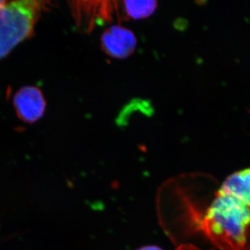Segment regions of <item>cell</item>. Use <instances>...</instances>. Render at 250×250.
<instances>
[{
	"label": "cell",
	"mask_w": 250,
	"mask_h": 250,
	"mask_svg": "<svg viewBox=\"0 0 250 250\" xmlns=\"http://www.w3.org/2000/svg\"><path fill=\"white\" fill-rule=\"evenodd\" d=\"M197 229L220 250H250V208L216 192L201 213L190 210Z\"/></svg>",
	"instance_id": "obj_1"
},
{
	"label": "cell",
	"mask_w": 250,
	"mask_h": 250,
	"mask_svg": "<svg viewBox=\"0 0 250 250\" xmlns=\"http://www.w3.org/2000/svg\"><path fill=\"white\" fill-rule=\"evenodd\" d=\"M6 1H0V7H1V6H2L3 5L6 4Z\"/></svg>",
	"instance_id": "obj_9"
},
{
	"label": "cell",
	"mask_w": 250,
	"mask_h": 250,
	"mask_svg": "<svg viewBox=\"0 0 250 250\" xmlns=\"http://www.w3.org/2000/svg\"><path fill=\"white\" fill-rule=\"evenodd\" d=\"M101 48L108 57L125 59L132 55L137 47V39L132 31L121 25H113L104 31Z\"/></svg>",
	"instance_id": "obj_3"
},
{
	"label": "cell",
	"mask_w": 250,
	"mask_h": 250,
	"mask_svg": "<svg viewBox=\"0 0 250 250\" xmlns=\"http://www.w3.org/2000/svg\"><path fill=\"white\" fill-rule=\"evenodd\" d=\"M217 192L232 197L250 208V167L229 176Z\"/></svg>",
	"instance_id": "obj_5"
},
{
	"label": "cell",
	"mask_w": 250,
	"mask_h": 250,
	"mask_svg": "<svg viewBox=\"0 0 250 250\" xmlns=\"http://www.w3.org/2000/svg\"><path fill=\"white\" fill-rule=\"evenodd\" d=\"M139 250H161L159 249V248H156V247L154 246H148L146 247V248H141Z\"/></svg>",
	"instance_id": "obj_8"
},
{
	"label": "cell",
	"mask_w": 250,
	"mask_h": 250,
	"mask_svg": "<svg viewBox=\"0 0 250 250\" xmlns=\"http://www.w3.org/2000/svg\"><path fill=\"white\" fill-rule=\"evenodd\" d=\"M41 1H13L0 7V60L34 31L42 5Z\"/></svg>",
	"instance_id": "obj_2"
},
{
	"label": "cell",
	"mask_w": 250,
	"mask_h": 250,
	"mask_svg": "<svg viewBox=\"0 0 250 250\" xmlns=\"http://www.w3.org/2000/svg\"><path fill=\"white\" fill-rule=\"evenodd\" d=\"M176 250H200L192 245H182Z\"/></svg>",
	"instance_id": "obj_7"
},
{
	"label": "cell",
	"mask_w": 250,
	"mask_h": 250,
	"mask_svg": "<svg viewBox=\"0 0 250 250\" xmlns=\"http://www.w3.org/2000/svg\"><path fill=\"white\" fill-rule=\"evenodd\" d=\"M14 104L18 116L27 123L39 121L43 116L46 107L42 92L35 86H26L18 90Z\"/></svg>",
	"instance_id": "obj_4"
},
{
	"label": "cell",
	"mask_w": 250,
	"mask_h": 250,
	"mask_svg": "<svg viewBox=\"0 0 250 250\" xmlns=\"http://www.w3.org/2000/svg\"><path fill=\"white\" fill-rule=\"evenodd\" d=\"M121 3L125 16L135 21L149 18L158 6L156 1H124Z\"/></svg>",
	"instance_id": "obj_6"
}]
</instances>
